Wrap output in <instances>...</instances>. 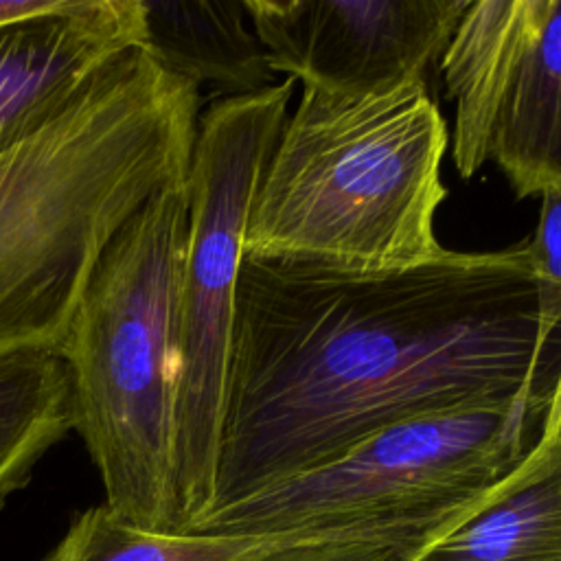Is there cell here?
I'll return each instance as SVG.
<instances>
[{
    "label": "cell",
    "instance_id": "cell-1",
    "mask_svg": "<svg viewBox=\"0 0 561 561\" xmlns=\"http://www.w3.org/2000/svg\"><path fill=\"white\" fill-rule=\"evenodd\" d=\"M559 394L561 300L526 241L388 272L241 256L206 513L383 427Z\"/></svg>",
    "mask_w": 561,
    "mask_h": 561
},
{
    "label": "cell",
    "instance_id": "cell-2",
    "mask_svg": "<svg viewBox=\"0 0 561 561\" xmlns=\"http://www.w3.org/2000/svg\"><path fill=\"white\" fill-rule=\"evenodd\" d=\"M197 118L199 85L134 48L0 156V357L59 355L110 239L188 171Z\"/></svg>",
    "mask_w": 561,
    "mask_h": 561
},
{
    "label": "cell",
    "instance_id": "cell-3",
    "mask_svg": "<svg viewBox=\"0 0 561 561\" xmlns=\"http://www.w3.org/2000/svg\"><path fill=\"white\" fill-rule=\"evenodd\" d=\"M447 125L427 83L370 96L302 88L248 206L243 256L388 272L445 252Z\"/></svg>",
    "mask_w": 561,
    "mask_h": 561
},
{
    "label": "cell",
    "instance_id": "cell-4",
    "mask_svg": "<svg viewBox=\"0 0 561 561\" xmlns=\"http://www.w3.org/2000/svg\"><path fill=\"white\" fill-rule=\"evenodd\" d=\"M188 232L186 173L158 188L110 239L59 357L72 430L123 524L184 535L175 484L178 296Z\"/></svg>",
    "mask_w": 561,
    "mask_h": 561
},
{
    "label": "cell",
    "instance_id": "cell-5",
    "mask_svg": "<svg viewBox=\"0 0 561 561\" xmlns=\"http://www.w3.org/2000/svg\"><path fill=\"white\" fill-rule=\"evenodd\" d=\"M557 399L460 408L383 427L335 460L206 513L188 533L436 539L524 460Z\"/></svg>",
    "mask_w": 561,
    "mask_h": 561
},
{
    "label": "cell",
    "instance_id": "cell-6",
    "mask_svg": "<svg viewBox=\"0 0 561 561\" xmlns=\"http://www.w3.org/2000/svg\"><path fill=\"white\" fill-rule=\"evenodd\" d=\"M291 94L294 81L285 77L252 94L217 99L197 118L178 296L175 484L186 533L213 500L243 228Z\"/></svg>",
    "mask_w": 561,
    "mask_h": 561
},
{
    "label": "cell",
    "instance_id": "cell-7",
    "mask_svg": "<svg viewBox=\"0 0 561 561\" xmlns=\"http://www.w3.org/2000/svg\"><path fill=\"white\" fill-rule=\"evenodd\" d=\"M438 68L460 178L495 162L519 199L561 188V0H471Z\"/></svg>",
    "mask_w": 561,
    "mask_h": 561
},
{
    "label": "cell",
    "instance_id": "cell-8",
    "mask_svg": "<svg viewBox=\"0 0 561 561\" xmlns=\"http://www.w3.org/2000/svg\"><path fill=\"white\" fill-rule=\"evenodd\" d=\"M471 0H243L272 72L370 96L425 81Z\"/></svg>",
    "mask_w": 561,
    "mask_h": 561
},
{
    "label": "cell",
    "instance_id": "cell-9",
    "mask_svg": "<svg viewBox=\"0 0 561 561\" xmlns=\"http://www.w3.org/2000/svg\"><path fill=\"white\" fill-rule=\"evenodd\" d=\"M142 0H61L0 26V156L61 114L127 50L145 48Z\"/></svg>",
    "mask_w": 561,
    "mask_h": 561
},
{
    "label": "cell",
    "instance_id": "cell-10",
    "mask_svg": "<svg viewBox=\"0 0 561 561\" xmlns=\"http://www.w3.org/2000/svg\"><path fill=\"white\" fill-rule=\"evenodd\" d=\"M412 561H561V399L524 460Z\"/></svg>",
    "mask_w": 561,
    "mask_h": 561
},
{
    "label": "cell",
    "instance_id": "cell-11",
    "mask_svg": "<svg viewBox=\"0 0 561 561\" xmlns=\"http://www.w3.org/2000/svg\"><path fill=\"white\" fill-rule=\"evenodd\" d=\"M142 7L145 50L167 72L234 94L274 83L263 46L245 28L243 0H142Z\"/></svg>",
    "mask_w": 561,
    "mask_h": 561
},
{
    "label": "cell",
    "instance_id": "cell-12",
    "mask_svg": "<svg viewBox=\"0 0 561 561\" xmlns=\"http://www.w3.org/2000/svg\"><path fill=\"white\" fill-rule=\"evenodd\" d=\"M70 430L66 362L53 351L0 357V504L28 484L42 456Z\"/></svg>",
    "mask_w": 561,
    "mask_h": 561
},
{
    "label": "cell",
    "instance_id": "cell-13",
    "mask_svg": "<svg viewBox=\"0 0 561 561\" xmlns=\"http://www.w3.org/2000/svg\"><path fill=\"white\" fill-rule=\"evenodd\" d=\"M289 539L164 535L123 524L103 504L79 513L46 561H256Z\"/></svg>",
    "mask_w": 561,
    "mask_h": 561
},
{
    "label": "cell",
    "instance_id": "cell-14",
    "mask_svg": "<svg viewBox=\"0 0 561 561\" xmlns=\"http://www.w3.org/2000/svg\"><path fill=\"white\" fill-rule=\"evenodd\" d=\"M432 539H289L256 561H412Z\"/></svg>",
    "mask_w": 561,
    "mask_h": 561
},
{
    "label": "cell",
    "instance_id": "cell-15",
    "mask_svg": "<svg viewBox=\"0 0 561 561\" xmlns=\"http://www.w3.org/2000/svg\"><path fill=\"white\" fill-rule=\"evenodd\" d=\"M526 252L543 296L561 300V188L541 195L539 219Z\"/></svg>",
    "mask_w": 561,
    "mask_h": 561
},
{
    "label": "cell",
    "instance_id": "cell-16",
    "mask_svg": "<svg viewBox=\"0 0 561 561\" xmlns=\"http://www.w3.org/2000/svg\"><path fill=\"white\" fill-rule=\"evenodd\" d=\"M59 2L61 0H0V26L39 13H48L55 7H59Z\"/></svg>",
    "mask_w": 561,
    "mask_h": 561
}]
</instances>
